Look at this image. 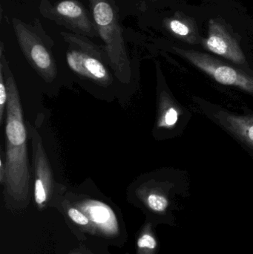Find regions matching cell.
<instances>
[{
  "label": "cell",
  "instance_id": "8",
  "mask_svg": "<svg viewBox=\"0 0 253 254\" xmlns=\"http://www.w3.org/2000/svg\"><path fill=\"white\" fill-rule=\"evenodd\" d=\"M30 135L32 143L35 181H34V198L40 207H43L47 201L53 182L51 170L47 155L43 147V141L38 131L28 124Z\"/></svg>",
  "mask_w": 253,
  "mask_h": 254
},
{
  "label": "cell",
  "instance_id": "13",
  "mask_svg": "<svg viewBox=\"0 0 253 254\" xmlns=\"http://www.w3.org/2000/svg\"><path fill=\"white\" fill-rule=\"evenodd\" d=\"M169 29L178 35L187 40H193V31H192L191 26L187 23L185 19H172L169 20Z\"/></svg>",
  "mask_w": 253,
  "mask_h": 254
},
{
  "label": "cell",
  "instance_id": "17",
  "mask_svg": "<svg viewBox=\"0 0 253 254\" xmlns=\"http://www.w3.org/2000/svg\"><path fill=\"white\" fill-rule=\"evenodd\" d=\"M6 175V164L3 161V157L1 156L0 159V181L2 184L4 182V179H5Z\"/></svg>",
  "mask_w": 253,
  "mask_h": 254
},
{
  "label": "cell",
  "instance_id": "4",
  "mask_svg": "<svg viewBox=\"0 0 253 254\" xmlns=\"http://www.w3.org/2000/svg\"><path fill=\"white\" fill-rule=\"evenodd\" d=\"M94 22L105 44L108 59L116 67L127 64L124 40L114 0H89Z\"/></svg>",
  "mask_w": 253,
  "mask_h": 254
},
{
  "label": "cell",
  "instance_id": "16",
  "mask_svg": "<svg viewBox=\"0 0 253 254\" xmlns=\"http://www.w3.org/2000/svg\"><path fill=\"white\" fill-rule=\"evenodd\" d=\"M68 215L70 219L75 222L77 225L86 226L89 223V219L87 216L82 213L78 209L71 207L68 211Z\"/></svg>",
  "mask_w": 253,
  "mask_h": 254
},
{
  "label": "cell",
  "instance_id": "1",
  "mask_svg": "<svg viewBox=\"0 0 253 254\" xmlns=\"http://www.w3.org/2000/svg\"><path fill=\"white\" fill-rule=\"evenodd\" d=\"M8 92L6 106V175L7 191L16 198H25L29 190L28 133L25 126L19 89L8 64L1 50V61Z\"/></svg>",
  "mask_w": 253,
  "mask_h": 254
},
{
  "label": "cell",
  "instance_id": "3",
  "mask_svg": "<svg viewBox=\"0 0 253 254\" xmlns=\"http://www.w3.org/2000/svg\"><path fill=\"white\" fill-rule=\"evenodd\" d=\"M61 35L70 45L67 64L74 72L101 84L110 83L111 74L101 60L106 51L104 52L84 36L67 32H61Z\"/></svg>",
  "mask_w": 253,
  "mask_h": 254
},
{
  "label": "cell",
  "instance_id": "14",
  "mask_svg": "<svg viewBox=\"0 0 253 254\" xmlns=\"http://www.w3.org/2000/svg\"><path fill=\"white\" fill-rule=\"evenodd\" d=\"M4 70L2 65L0 64V124H2L4 117V110L7 106L8 99V92H7L6 80H4Z\"/></svg>",
  "mask_w": 253,
  "mask_h": 254
},
{
  "label": "cell",
  "instance_id": "10",
  "mask_svg": "<svg viewBox=\"0 0 253 254\" xmlns=\"http://www.w3.org/2000/svg\"><path fill=\"white\" fill-rule=\"evenodd\" d=\"M85 212L89 215V219H92V222L102 227L103 229H109L106 225L111 226L112 222H116L115 216L114 213L111 211L109 207L103 203L98 201H89L84 202L83 205Z\"/></svg>",
  "mask_w": 253,
  "mask_h": 254
},
{
  "label": "cell",
  "instance_id": "12",
  "mask_svg": "<svg viewBox=\"0 0 253 254\" xmlns=\"http://www.w3.org/2000/svg\"><path fill=\"white\" fill-rule=\"evenodd\" d=\"M147 206L156 213H164L169 207V201L167 197L160 192H152L146 198Z\"/></svg>",
  "mask_w": 253,
  "mask_h": 254
},
{
  "label": "cell",
  "instance_id": "6",
  "mask_svg": "<svg viewBox=\"0 0 253 254\" xmlns=\"http://www.w3.org/2000/svg\"><path fill=\"white\" fill-rule=\"evenodd\" d=\"M174 50L221 84L236 86L253 95V77L207 54L177 47Z\"/></svg>",
  "mask_w": 253,
  "mask_h": 254
},
{
  "label": "cell",
  "instance_id": "15",
  "mask_svg": "<svg viewBox=\"0 0 253 254\" xmlns=\"http://www.w3.org/2000/svg\"><path fill=\"white\" fill-rule=\"evenodd\" d=\"M138 247L140 250L145 251L150 254H152L157 249V240L151 233H144L138 239Z\"/></svg>",
  "mask_w": 253,
  "mask_h": 254
},
{
  "label": "cell",
  "instance_id": "2",
  "mask_svg": "<svg viewBox=\"0 0 253 254\" xmlns=\"http://www.w3.org/2000/svg\"><path fill=\"white\" fill-rule=\"evenodd\" d=\"M13 30L20 49L28 62L46 80H53L56 66L49 46L53 42L45 33L38 19L34 24H27L13 18Z\"/></svg>",
  "mask_w": 253,
  "mask_h": 254
},
{
  "label": "cell",
  "instance_id": "5",
  "mask_svg": "<svg viewBox=\"0 0 253 254\" xmlns=\"http://www.w3.org/2000/svg\"><path fill=\"white\" fill-rule=\"evenodd\" d=\"M39 9L45 18L65 27L74 34L89 37L98 35L95 22L78 0H62L53 4L42 0Z\"/></svg>",
  "mask_w": 253,
  "mask_h": 254
},
{
  "label": "cell",
  "instance_id": "9",
  "mask_svg": "<svg viewBox=\"0 0 253 254\" xmlns=\"http://www.w3.org/2000/svg\"><path fill=\"white\" fill-rule=\"evenodd\" d=\"M215 116L223 126L253 147L252 116H236L224 111L218 112Z\"/></svg>",
  "mask_w": 253,
  "mask_h": 254
},
{
  "label": "cell",
  "instance_id": "7",
  "mask_svg": "<svg viewBox=\"0 0 253 254\" xmlns=\"http://www.w3.org/2000/svg\"><path fill=\"white\" fill-rule=\"evenodd\" d=\"M205 49L237 64L246 63L245 54L227 27L218 19L209 20L208 36L203 40Z\"/></svg>",
  "mask_w": 253,
  "mask_h": 254
},
{
  "label": "cell",
  "instance_id": "11",
  "mask_svg": "<svg viewBox=\"0 0 253 254\" xmlns=\"http://www.w3.org/2000/svg\"><path fill=\"white\" fill-rule=\"evenodd\" d=\"M179 115L178 109L166 100V102L162 103L157 126L160 128H172L178 122Z\"/></svg>",
  "mask_w": 253,
  "mask_h": 254
}]
</instances>
